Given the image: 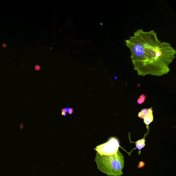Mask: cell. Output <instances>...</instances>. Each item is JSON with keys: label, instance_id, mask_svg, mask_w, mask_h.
I'll return each instance as SVG.
<instances>
[{"label": "cell", "instance_id": "obj_1", "mask_svg": "<svg viewBox=\"0 0 176 176\" xmlns=\"http://www.w3.org/2000/svg\"><path fill=\"white\" fill-rule=\"evenodd\" d=\"M135 47L130 59L139 76H162L170 71L169 65L176 58V51L168 42H161L153 30L138 29Z\"/></svg>", "mask_w": 176, "mask_h": 176}, {"label": "cell", "instance_id": "obj_2", "mask_svg": "<svg viewBox=\"0 0 176 176\" xmlns=\"http://www.w3.org/2000/svg\"><path fill=\"white\" fill-rule=\"evenodd\" d=\"M95 161L98 169L108 176H120L124 167V156L119 150L116 154L103 155L97 153Z\"/></svg>", "mask_w": 176, "mask_h": 176}, {"label": "cell", "instance_id": "obj_3", "mask_svg": "<svg viewBox=\"0 0 176 176\" xmlns=\"http://www.w3.org/2000/svg\"><path fill=\"white\" fill-rule=\"evenodd\" d=\"M120 146L119 139L116 137H112L107 142L96 146L95 149L100 155H113L117 153Z\"/></svg>", "mask_w": 176, "mask_h": 176}, {"label": "cell", "instance_id": "obj_4", "mask_svg": "<svg viewBox=\"0 0 176 176\" xmlns=\"http://www.w3.org/2000/svg\"><path fill=\"white\" fill-rule=\"evenodd\" d=\"M143 119L144 120V123L146 125V128L147 129H149V124L153 121V120L152 110L146 114L143 118Z\"/></svg>", "mask_w": 176, "mask_h": 176}, {"label": "cell", "instance_id": "obj_5", "mask_svg": "<svg viewBox=\"0 0 176 176\" xmlns=\"http://www.w3.org/2000/svg\"><path fill=\"white\" fill-rule=\"evenodd\" d=\"M145 138L146 136L145 134L143 138L139 140H138L137 142H135L136 146V148L139 150L140 152L141 151V150L145 146Z\"/></svg>", "mask_w": 176, "mask_h": 176}, {"label": "cell", "instance_id": "obj_6", "mask_svg": "<svg viewBox=\"0 0 176 176\" xmlns=\"http://www.w3.org/2000/svg\"><path fill=\"white\" fill-rule=\"evenodd\" d=\"M152 108H145L142 109L140 112L138 113V117L140 118L143 119L146 115L152 111Z\"/></svg>", "mask_w": 176, "mask_h": 176}, {"label": "cell", "instance_id": "obj_7", "mask_svg": "<svg viewBox=\"0 0 176 176\" xmlns=\"http://www.w3.org/2000/svg\"><path fill=\"white\" fill-rule=\"evenodd\" d=\"M146 97V96L144 94H142V95H140L138 100H137L138 103H139V104H142V103H143L144 102H145V100Z\"/></svg>", "mask_w": 176, "mask_h": 176}, {"label": "cell", "instance_id": "obj_8", "mask_svg": "<svg viewBox=\"0 0 176 176\" xmlns=\"http://www.w3.org/2000/svg\"><path fill=\"white\" fill-rule=\"evenodd\" d=\"M6 44H4L3 45V46L4 47H6Z\"/></svg>", "mask_w": 176, "mask_h": 176}]
</instances>
